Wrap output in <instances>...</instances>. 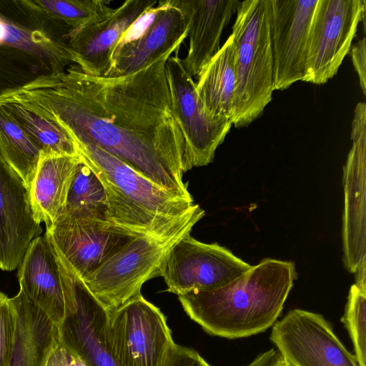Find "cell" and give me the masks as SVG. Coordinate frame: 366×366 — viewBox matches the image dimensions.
Returning <instances> with one entry per match:
<instances>
[{"mask_svg":"<svg viewBox=\"0 0 366 366\" xmlns=\"http://www.w3.org/2000/svg\"><path fill=\"white\" fill-rule=\"evenodd\" d=\"M41 232L27 187L0 153V269H16L31 242Z\"/></svg>","mask_w":366,"mask_h":366,"instance_id":"2e32d148","label":"cell"},{"mask_svg":"<svg viewBox=\"0 0 366 366\" xmlns=\"http://www.w3.org/2000/svg\"><path fill=\"white\" fill-rule=\"evenodd\" d=\"M172 53L115 77L89 75L74 64L0 99L31 108L58 123L75 143L101 148L158 186L193 200L182 180L192 169L190 152L166 71Z\"/></svg>","mask_w":366,"mask_h":366,"instance_id":"6da1fadb","label":"cell"},{"mask_svg":"<svg viewBox=\"0 0 366 366\" xmlns=\"http://www.w3.org/2000/svg\"><path fill=\"white\" fill-rule=\"evenodd\" d=\"M275 366H292L289 362H287L282 356L279 353L277 360Z\"/></svg>","mask_w":366,"mask_h":366,"instance_id":"1f68e13d","label":"cell"},{"mask_svg":"<svg viewBox=\"0 0 366 366\" xmlns=\"http://www.w3.org/2000/svg\"><path fill=\"white\" fill-rule=\"evenodd\" d=\"M365 14L364 0H318L309 36L303 81L323 84L337 74Z\"/></svg>","mask_w":366,"mask_h":366,"instance_id":"9c48e42d","label":"cell"},{"mask_svg":"<svg viewBox=\"0 0 366 366\" xmlns=\"http://www.w3.org/2000/svg\"><path fill=\"white\" fill-rule=\"evenodd\" d=\"M156 0H127L104 19L70 34L69 44L74 63L85 74L105 76L122 37L156 7Z\"/></svg>","mask_w":366,"mask_h":366,"instance_id":"9a60e30c","label":"cell"},{"mask_svg":"<svg viewBox=\"0 0 366 366\" xmlns=\"http://www.w3.org/2000/svg\"><path fill=\"white\" fill-rule=\"evenodd\" d=\"M71 352L59 341L54 343L42 366H73Z\"/></svg>","mask_w":366,"mask_h":366,"instance_id":"4dcf8cb0","label":"cell"},{"mask_svg":"<svg viewBox=\"0 0 366 366\" xmlns=\"http://www.w3.org/2000/svg\"><path fill=\"white\" fill-rule=\"evenodd\" d=\"M204 215L201 209L189 221L162 236L137 237L82 278L86 287L111 315L141 295L143 284L159 277L171 247L189 234Z\"/></svg>","mask_w":366,"mask_h":366,"instance_id":"8992f818","label":"cell"},{"mask_svg":"<svg viewBox=\"0 0 366 366\" xmlns=\"http://www.w3.org/2000/svg\"><path fill=\"white\" fill-rule=\"evenodd\" d=\"M52 247L59 267L65 309L64 318L57 327L59 341L73 356L81 358L86 366H119L112 352L108 312Z\"/></svg>","mask_w":366,"mask_h":366,"instance_id":"52a82bcc","label":"cell"},{"mask_svg":"<svg viewBox=\"0 0 366 366\" xmlns=\"http://www.w3.org/2000/svg\"><path fill=\"white\" fill-rule=\"evenodd\" d=\"M63 216L108 221L104 187L83 159L71 184Z\"/></svg>","mask_w":366,"mask_h":366,"instance_id":"d4e9b609","label":"cell"},{"mask_svg":"<svg viewBox=\"0 0 366 366\" xmlns=\"http://www.w3.org/2000/svg\"><path fill=\"white\" fill-rule=\"evenodd\" d=\"M70 34L31 0H0V97L74 64Z\"/></svg>","mask_w":366,"mask_h":366,"instance_id":"277c9868","label":"cell"},{"mask_svg":"<svg viewBox=\"0 0 366 366\" xmlns=\"http://www.w3.org/2000/svg\"><path fill=\"white\" fill-rule=\"evenodd\" d=\"M352 340L358 366H366V291L353 285L341 319Z\"/></svg>","mask_w":366,"mask_h":366,"instance_id":"4316f807","label":"cell"},{"mask_svg":"<svg viewBox=\"0 0 366 366\" xmlns=\"http://www.w3.org/2000/svg\"><path fill=\"white\" fill-rule=\"evenodd\" d=\"M197 79V94L206 114L214 119L232 122L236 75L231 35Z\"/></svg>","mask_w":366,"mask_h":366,"instance_id":"7402d4cb","label":"cell"},{"mask_svg":"<svg viewBox=\"0 0 366 366\" xmlns=\"http://www.w3.org/2000/svg\"><path fill=\"white\" fill-rule=\"evenodd\" d=\"M296 278L294 262L267 258L224 286L192 291L179 300L207 333L247 337L274 325Z\"/></svg>","mask_w":366,"mask_h":366,"instance_id":"7a4b0ae2","label":"cell"},{"mask_svg":"<svg viewBox=\"0 0 366 366\" xmlns=\"http://www.w3.org/2000/svg\"><path fill=\"white\" fill-rule=\"evenodd\" d=\"M158 4L152 12L150 24L141 35L117 46L112 66L105 76L137 72L180 48L187 37V20L169 0L159 1Z\"/></svg>","mask_w":366,"mask_h":366,"instance_id":"e0dca14e","label":"cell"},{"mask_svg":"<svg viewBox=\"0 0 366 366\" xmlns=\"http://www.w3.org/2000/svg\"><path fill=\"white\" fill-rule=\"evenodd\" d=\"M0 105L39 147L41 155H80L74 140L56 122L17 102L0 99Z\"/></svg>","mask_w":366,"mask_h":366,"instance_id":"603a6c76","label":"cell"},{"mask_svg":"<svg viewBox=\"0 0 366 366\" xmlns=\"http://www.w3.org/2000/svg\"><path fill=\"white\" fill-rule=\"evenodd\" d=\"M10 301L16 327L8 366H42L59 340L58 328L21 290Z\"/></svg>","mask_w":366,"mask_h":366,"instance_id":"44dd1931","label":"cell"},{"mask_svg":"<svg viewBox=\"0 0 366 366\" xmlns=\"http://www.w3.org/2000/svg\"><path fill=\"white\" fill-rule=\"evenodd\" d=\"M45 236L82 279L127 243L141 237L108 221L63 216Z\"/></svg>","mask_w":366,"mask_h":366,"instance_id":"7c38bea8","label":"cell"},{"mask_svg":"<svg viewBox=\"0 0 366 366\" xmlns=\"http://www.w3.org/2000/svg\"><path fill=\"white\" fill-rule=\"evenodd\" d=\"M73 357H74L73 366H86L85 363L81 358H79V357H76V356H73Z\"/></svg>","mask_w":366,"mask_h":366,"instance_id":"d6a6232c","label":"cell"},{"mask_svg":"<svg viewBox=\"0 0 366 366\" xmlns=\"http://www.w3.org/2000/svg\"><path fill=\"white\" fill-rule=\"evenodd\" d=\"M229 249L199 242L187 234L167 252L159 269L167 291L182 295L224 286L250 268Z\"/></svg>","mask_w":366,"mask_h":366,"instance_id":"ba28073f","label":"cell"},{"mask_svg":"<svg viewBox=\"0 0 366 366\" xmlns=\"http://www.w3.org/2000/svg\"><path fill=\"white\" fill-rule=\"evenodd\" d=\"M75 144L104 187L108 221L116 226L139 236H162L200 211L193 200L158 186L101 148Z\"/></svg>","mask_w":366,"mask_h":366,"instance_id":"3957f363","label":"cell"},{"mask_svg":"<svg viewBox=\"0 0 366 366\" xmlns=\"http://www.w3.org/2000/svg\"><path fill=\"white\" fill-rule=\"evenodd\" d=\"M162 366H211L192 349L174 345Z\"/></svg>","mask_w":366,"mask_h":366,"instance_id":"f1b7e54d","label":"cell"},{"mask_svg":"<svg viewBox=\"0 0 366 366\" xmlns=\"http://www.w3.org/2000/svg\"><path fill=\"white\" fill-rule=\"evenodd\" d=\"M19 267L20 290L58 327L64 299L54 250L45 234L31 242Z\"/></svg>","mask_w":366,"mask_h":366,"instance_id":"d6986e66","label":"cell"},{"mask_svg":"<svg viewBox=\"0 0 366 366\" xmlns=\"http://www.w3.org/2000/svg\"><path fill=\"white\" fill-rule=\"evenodd\" d=\"M0 153L21 177L29 190L36 171L41 150L1 105Z\"/></svg>","mask_w":366,"mask_h":366,"instance_id":"cb8c5ba5","label":"cell"},{"mask_svg":"<svg viewBox=\"0 0 366 366\" xmlns=\"http://www.w3.org/2000/svg\"><path fill=\"white\" fill-rule=\"evenodd\" d=\"M318 0H270L273 89L284 90L305 76L311 25Z\"/></svg>","mask_w":366,"mask_h":366,"instance_id":"4fadbf2b","label":"cell"},{"mask_svg":"<svg viewBox=\"0 0 366 366\" xmlns=\"http://www.w3.org/2000/svg\"><path fill=\"white\" fill-rule=\"evenodd\" d=\"M114 357L119 366H162L174 345L161 310L141 295L109 315Z\"/></svg>","mask_w":366,"mask_h":366,"instance_id":"30bf717a","label":"cell"},{"mask_svg":"<svg viewBox=\"0 0 366 366\" xmlns=\"http://www.w3.org/2000/svg\"><path fill=\"white\" fill-rule=\"evenodd\" d=\"M179 49L167 59L166 71L174 112L189 147L193 168L213 161L216 149L232 124L214 119L206 114L197 94L196 82L181 63Z\"/></svg>","mask_w":366,"mask_h":366,"instance_id":"5bb4252c","label":"cell"},{"mask_svg":"<svg viewBox=\"0 0 366 366\" xmlns=\"http://www.w3.org/2000/svg\"><path fill=\"white\" fill-rule=\"evenodd\" d=\"M32 4L71 33L111 14L114 9L104 0H31Z\"/></svg>","mask_w":366,"mask_h":366,"instance_id":"484cf974","label":"cell"},{"mask_svg":"<svg viewBox=\"0 0 366 366\" xmlns=\"http://www.w3.org/2000/svg\"><path fill=\"white\" fill-rule=\"evenodd\" d=\"M81 162V155H40L29 189L34 217L38 223L50 227L64 214L69 191Z\"/></svg>","mask_w":366,"mask_h":366,"instance_id":"ffe728a7","label":"cell"},{"mask_svg":"<svg viewBox=\"0 0 366 366\" xmlns=\"http://www.w3.org/2000/svg\"><path fill=\"white\" fill-rule=\"evenodd\" d=\"M351 56L353 66L357 73L360 87L366 94V41L363 37L352 48Z\"/></svg>","mask_w":366,"mask_h":366,"instance_id":"f546056e","label":"cell"},{"mask_svg":"<svg viewBox=\"0 0 366 366\" xmlns=\"http://www.w3.org/2000/svg\"><path fill=\"white\" fill-rule=\"evenodd\" d=\"M270 19V0H245L237 10L231 34L236 75L232 124L236 127L254 121L272 99Z\"/></svg>","mask_w":366,"mask_h":366,"instance_id":"5b68a950","label":"cell"},{"mask_svg":"<svg viewBox=\"0 0 366 366\" xmlns=\"http://www.w3.org/2000/svg\"><path fill=\"white\" fill-rule=\"evenodd\" d=\"M276 364V363H275ZM275 364L273 366H275Z\"/></svg>","mask_w":366,"mask_h":366,"instance_id":"836d02e7","label":"cell"},{"mask_svg":"<svg viewBox=\"0 0 366 366\" xmlns=\"http://www.w3.org/2000/svg\"><path fill=\"white\" fill-rule=\"evenodd\" d=\"M270 340L292 366H358L322 315L295 309L274 324Z\"/></svg>","mask_w":366,"mask_h":366,"instance_id":"8fae6325","label":"cell"},{"mask_svg":"<svg viewBox=\"0 0 366 366\" xmlns=\"http://www.w3.org/2000/svg\"><path fill=\"white\" fill-rule=\"evenodd\" d=\"M15 327V315L10 298L0 292V366L9 365Z\"/></svg>","mask_w":366,"mask_h":366,"instance_id":"83f0119b","label":"cell"},{"mask_svg":"<svg viewBox=\"0 0 366 366\" xmlns=\"http://www.w3.org/2000/svg\"><path fill=\"white\" fill-rule=\"evenodd\" d=\"M187 20L189 47L180 58L186 71L193 78L220 49L221 36L240 4L238 0H169Z\"/></svg>","mask_w":366,"mask_h":366,"instance_id":"ac0fdd59","label":"cell"}]
</instances>
